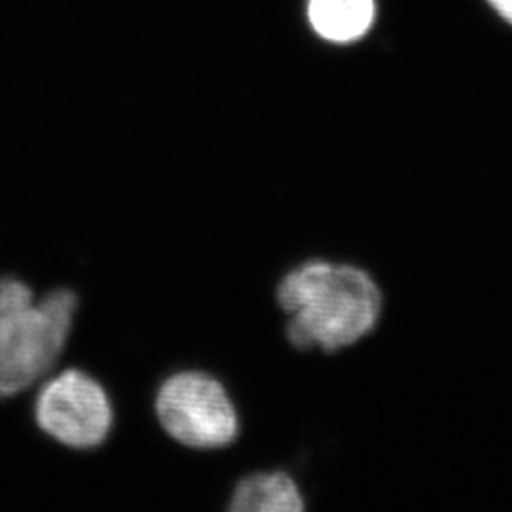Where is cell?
<instances>
[{"instance_id":"cell-6","label":"cell","mask_w":512,"mask_h":512,"mask_svg":"<svg viewBox=\"0 0 512 512\" xmlns=\"http://www.w3.org/2000/svg\"><path fill=\"white\" fill-rule=\"evenodd\" d=\"M308 18L317 35L346 44L370 29L374 0H310Z\"/></svg>"},{"instance_id":"cell-2","label":"cell","mask_w":512,"mask_h":512,"mask_svg":"<svg viewBox=\"0 0 512 512\" xmlns=\"http://www.w3.org/2000/svg\"><path fill=\"white\" fill-rule=\"evenodd\" d=\"M78 296L55 289L37 298L14 277L0 279V399L27 391L59 361Z\"/></svg>"},{"instance_id":"cell-7","label":"cell","mask_w":512,"mask_h":512,"mask_svg":"<svg viewBox=\"0 0 512 512\" xmlns=\"http://www.w3.org/2000/svg\"><path fill=\"white\" fill-rule=\"evenodd\" d=\"M495 12L512 25V0H488Z\"/></svg>"},{"instance_id":"cell-4","label":"cell","mask_w":512,"mask_h":512,"mask_svg":"<svg viewBox=\"0 0 512 512\" xmlns=\"http://www.w3.org/2000/svg\"><path fill=\"white\" fill-rule=\"evenodd\" d=\"M35 418L38 427L59 444L90 450L109 437L112 404L103 385L73 368L42 385Z\"/></svg>"},{"instance_id":"cell-5","label":"cell","mask_w":512,"mask_h":512,"mask_svg":"<svg viewBox=\"0 0 512 512\" xmlns=\"http://www.w3.org/2000/svg\"><path fill=\"white\" fill-rule=\"evenodd\" d=\"M228 509L234 512H300L304 495L293 476L281 471L256 473L239 482Z\"/></svg>"},{"instance_id":"cell-3","label":"cell","mask_w":512,"mask_h":512,"mask_svg":"<svg viewBox=\"0 0 512 512\" xmlns=\"http://www.w3.org/2000/svg\"><path fill=\"white\" fill-rule=\"evenodd\" d=\"M156 414L171 439L196 450H217L238 437L236 406L217 378L179 372L156 395Z\"/></svg>"},{"instance_id":"cell-1","label":"cell","mask_w":512,"mask_h":512,"mask_svg":"<svg viewBox=\"0 0 512 512\" xmlns=\"http://www.w3.org/2000/svg\"><path fill=\"white\" fill-rule=\"evenodd\" d=\"M277 300L287 313V338L302 351H338L376 327L382 293L365 270L310 260L285 275Z\"/></svg>"}]
</instances>
